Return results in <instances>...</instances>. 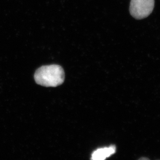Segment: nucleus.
<instances>
[{
    "instance_id": "1",
    "label": "nucleus",
    "mask_w": 160,
    "mask_h": 160,
    "mask_svg": "<svg viewBox=\"0 0 160 160\" xmlns=\"http://www.w3.org/2000/svg\"><path fill=\"white\" fill-rule=\"evenodd\" d=\"M38 84L45 87H56L62 84L65 79V73L62 67L57 65L40 67L34 74Z\"/></svg>"
},
{
    "instance_id": "2",
    "label": "nucleus",
    "mask_w": 160,
    "mask_h": 160,
    "mask_svg": "<svg viewBox=\"0 0 160 160\" xmlns=\"http://www.w3.org/2000/svg\"><path fill=\"white\" fill-rule=\"evenodd\" d=\"M154 7V0H131L129 12L134 18L140 20L148 17Z\"/></svg>"
},
{
    "instance_id": "3",
    "label": "nucleus",
    "mask_w": 160,
    "mask_h": 160,
    "mask_svg": "<svg viewBox=\"0 0 160 160\" xmlns=\"http://www.w3.org/2000/svg\"><path fill=\"white\" fill-rule=\"evenodd\" d=\"M116 152V147L114 145H111L108 147L99 148L94 151L92 154L91 160H105L115 153Z\"/></svg>"
},
{
    "instance_id": "4",
    "label": "nucleus",
    "mask_w": 160,
    "mask_h": 160,
    "mask_svg": "<svg viewBox=\"0 0 160 160\" xmlns=\"http://www.w3.org/2000/svg\"><path fill=\"white\" fill-rule=\"evenodd\" d=\"M138 160H150L149 159L147 158L142 157L141 158Z\"/></svg>"
}]
</instances>
